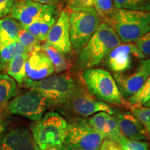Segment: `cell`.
<instances>
[{"label": "cell", "instance_id": "obj_45", "mask_svg": "<svg viewBox=\"0 0 150 150\" xmlns=\"http://www.w3.org/2000/svg\"><path fill=\"white\" fill-rule=\"evenodd\" d=\"M0 138H1V137H0Z\"/></svg>", "mask_w": 150, "mask_h": 150}, {"label": "cell", "instance_id": "obj_25", "mask_svg": "<svg viewBox=\"0 0 150 150\" xmlns=\"http://www.w3.org/2000/svg\"><path fill=\"white\" fill-rule=\"evenodd\" d=\"M18 40L23 45L29 54L31 53V52L41 50L40 41L38 40L34 35L29 33L25 29H24L22 26L21 29L19 33Z\"/></svg>", "mask_w": 150, "mask_h": 150}, {"label": "cell", "instance_id": "obj_29", "mask_svg": "<svg viewBox=\"0 0 150 150\" xmlns=\"http://www.w3.org/2000/svg\"><path fill=\"white\" fill-rule=\"evenodd\" d=\"M109 115L110 114L106 112H98V113H95V115L89 117L87 121L94 129L105 137V127Z\"/></svg>", "mask_w": 150, "mask_h": 150}, {"label": "cell", "instance_id": "obj_27", "mask_svg": "<svg viewBox=\"0 0 150 150\" xmlns=\"http://www.w3.org/2000/svg\"><path fill=\"white\" fill-rule=\"evenodd\" d=\"M129 108L131 113L139 120L150 136V107L140 106Z\"/></svg>", "mask_w": 150, "mask_h": 150}, {"label": "cell", "instance_id": "obj_39", "mask_svg": "<svg viewBox=\"0 0 150 150\" xmlns=\"http://www.w3.org/2000/svg\"><path fill=\"white\" fill-rule=\"evenodd\" d=\"M46 150H60V149L56 147H52L48 148V149H47Z\"/></svg>", "mask_w": 150, "mask_h": 150}, {"label": "cell", "instance_id": "obj_24", "mask_svg": "<svg viewBox=\"0 0 150 150\" xmlns=\"http://www.w3.org/2000/svg\"><path fill=\"white\" fill-rule=\"evenodd\" d=\"M117 9L150 11V0H112Z\"/></svg>", "mask_w": 150, "mask_h": 150}, {"label": "cell", "instance_id": "obj_38", "mask_svg": "<svg viewBox=\"0 0 150 150\" xmlns=\"http://www.w3.org/2000/svg\"><path fill=\"white\" fill-rule=\"evenodd\" d=\"M60 150H70V148H69L68 146H67L66 145H65L64 144Z\"/></svg>", "mask_w": 150, "mask_h": 150}, {"label": "cell", "instance_id": "obj_21", "mask_svg": "<svg viewBox=\"0 0 150 150\" xmlns=\"http://www.w3.org/2000/svg\"><path fill=\"white\" fill-rule=\"evenodd\" d=\"M28 54H29L15 56L8 63L7 73L11 78L19 83H23L27 79L25 63Z\"/></svg>", "mask_w": 150, "mask_h": 150}, {"label": "cell", "instance_id": "obj_16", "mask_svg": "<svg viewBox=\"0 0 150 150\" xmlns=\"http://www.w3.org/2000/svg\"><path fill=\"white\" fill-rule=\"evenodd\" d=\"M60 13L57 5L51 4L42 16L29 25L22 27L34 35L40 42L45 41L50 30L59 18Z\"/></svg>", "mask_w": 150, "mask_h": 150}, {"label": "cell", "instance_id": "obj_4", "mask_svg": "<svg viewBox=\"0 0 150 150\" xmlns=\"http://www.w3.org/2000/svg\"><path fill=\"white\" fill-rule=\"evenodd\" d=\"M108 24L121 42H134L150 31V11L117 8Z\"/></svg>", "mask_w": 150, "mask_h": 150}, {"label": "cell", "instance_id": "obj_34", "mask_svg": "<svg viewBox=\"0 0 150 150\" xmlns=\"http://www.w3.org/2000/svg\"><path fill=\"white\" fill-rule=\"evenodd\" d=\"M13 58L8 45H0V59L4 63H9Z\"/></svg>", "mask_w": 150, "mask_h": 150}, {"label": "cell", "instance_id": "obj_26", "mask_svg": "<svg viewBox=\"0 0 150 150\" xmlns=\"http://www.w3.org/2000/svg\"><path fill=\"white\" fill-rule=\"evenodd\" d=\"M105 138L118 142L122 134L119 128L118 120L116 115H109L106 121V127H105Z\"/></svg>", "mask_w": 150, "mask_h": 150}, {"label": "cell", "instance_id": "obj_32", "mask_svg": "<svg viewBox=\"0 0 150 150\" xmlns=\"http://www.w3.org/2000/svg\"><path fill=\"white\" fill-rule=\"evenodd\" d=\"M15 1L16 0H0V18L11 13Z\"/></svg>", "mask_w": 150, "mask_h": 150}, {"label": "cell", "instance_id": "obj_8", "mask_svg": "<svg viewBox=\"0 0 150 150\" xmlns=\"http://www.w3.org/2000/svg\"><path fill=\"white\" fill-rule=\"evenodd\" d=\"M49 106L44 95L37 91L30 89L25 93L13 97L6 107L10 114L21 115L34 122H38L42 119Z\"/></svg>", "mask_w": 150, "mask_h": 150}, {"label": "cell", "instance_id": "obj_15", "mask_svg": "<svg viewBox=\"0 0 150 150\" xmlns=\"http://www.w3.org/2000/svg\"><path fill=\"white\" fill-rule=\"evenodd\" d=\"M0 150H36V148L31 131L24 127H17L0 138Z\"/></svg>", "mask_w": 150, "mask_h": 150}, {"label": "cell", "instance_id": "obj_11", "mask_svg": "<svg viewBox=\"0 0 150 150\" xmlns=\"http://www.w3.org/2000/svg\"><path fill=\"white\" fill-rule=\"evenodd\" d=\"M106 65L114 73H123L131 68L134 59H144L146 56L134 42L120 44L106 56Z\"/></svg>", "mask_w": 150, "mask_h": 150}, {"label": "cell", "instance_id": "obj_18", "mask_svg": "<svg viewBox=\"0 0 150 150\" xmlns=\"http://www.w3.org/2000/svg\"><path fill=\"white\" fill-rule=\"evenodd\" d=\"M21 24L13 18H0V45H7L18 40Z\"/></svg>", "mask_w": 150, "mask_h": 150}, {"label": "cell", "instance_id": "obj_44", "mask_svg": "<svg viewBox=\"0 0 150 150\" xmlns=\"http://www.w3.org/2000/svg\"><path fill=\"white\" fill-rule=\"evenodd\" d=\"M122 150H127V149H122Z\"/></svg>", "mask_w": 150, "mask_h": 150}, {"label": "cell", "instance_id": "obj_5", "mask_svg": "<svg viewBox=\"0 0 150 150\" xmlns=\"http://www.w3.org/2000/svg\"><path fill=\"white\" fill-rule=\"evenodd\" d=\"M81 79L88 91L99 100L110 105H125L115 80L108 71L93 67L85 69Z\"/></svg>", "mask_w": 150, "mask_h": 150}, {"label": "cell", "instance_id": "obj_13", "mask_svg": "<svg viewBox=\"0 0 150 150\" xmlns=\"http://www.w3.org/2000/svg\"><path fill=\"white\" fill-rule=\"evenodd\" d=\"M25 70L27 79L33 81L44 79L55 72L53 63L42 50L31 52L28 54Z\"/></svg>", "mask_w": 150, "mask_h": 150}, {"label": "cell", "instance_id": "obj_14", "mask_svg": "<svg viewBox=\"0 0 150 150\" xmlns=\"http://www.w3.org/2000/svg\"><path fill=\"white\" fill-rule=\"evenodd\" d=\"M50 5L51 4H43L33 0H16L11 14L21 26L25 27L42 16Z\"/></svg>", "mask_w": 150, "mask_h": 150}, {"label": "cell", "instance_id": "obj_33", "mask_svg": "<svg viewBox=\"0 0 150 150\" xmlns=\"http://www.w3.org/2000/svg\"><path fill=\"white\" fill-rule=\"evenodd\" d=\"M11 52H12L13 57L17 56L22 55V54H29L26 50V48L23 46L21 42H19L18 40L15 41V42L11 43L8 45Z\"/></svg>", "mask_w": 150, "mask_h": 150}, {"label": "cell", "instance_id": "obj_12", "mask_svg": "<svg viewBox=\"0 0 150 150\" xmlns=\"http://www.w3.org/2000/svg\"><path fill=\"white\" fill-rule=\"evenodd\" d=\"M47 42L65 56L72 53L70 36V13L62 11L49 31Z\"/></svg>", "mask_w": 150, "mask_h": 150}, {"label": "cell", "instance_id": "obj_6", "mask_svg": "<svg viewBox=\"0 0 150 150\" xmlns=\"http://www.w3.org/2000/svg\"><path fill=\"white\" fill-rule=\"evenodd\" d=\"M101 20L95 8L70 12V36L72 51L79 54L96 31Z\"/></svg>", "mask_w": 150, "mask_h": 150}, {"label": "cell", "instance_id": "obj_1", "mask_svg": "<svg viewBox=\"0 0 150 150\" xmlns=\"http://www.w3.org/2000/svg\"><path fill=\"white\" fill-rule=\"evenodd\" d=\"M121 43L115 30L108 24L102 22L79 54L74 70H85L99 65L112 50Z\"/></svg>", "mask_w": 150, "mask_h": 150}, {"label": "cell", "instance_id": "obj_20", "mask_svg": "<svg viewBox=\"0 0 150 150\" xmlns=\"http://www.w3.org/2000/svg\"><path fill=\"white\" fill-rule=\"evenodd\" d=\"M41 50L45 52L51 60L54 66L56 73L65 72L70 70L72 67V65L67 59L66 56L47 42H45L42 46H41Z\"/></svg>", "mask_w": 150, "mask_h": 150}, {"label": "cell", "instance_id": "obj_30", "mask_svg": "<svg viewBox=\"0 0 150 150\" xmlns=\"http://www.w3.org/2000/svg\"><path fill=\"white\" fill-rule=\"evenodd\" d=\"M67 8L70 11H85L94 8L93 0H67Z\"/></svg>", "mask_w": 150, "mask_h": 150}, {"label": "cell", "instance_id": "obj_35", "mask_svg": "<svg viewBox=\"0 0 150 150\" xmlns=\"http://www.w3.org/2000/svg\"><path fill=\"white\" fill-rule=\"evenodd\" d=\"M99 150H122L117 142L105 138L103 140Z\"/></svg>", "mask_w": 150, "mask_h": 150}, {"label": "cell", "instance_id": "obj_10", "mask_svg": "<svg viewBox=\"0 0 150 150\" xmlns=\"http://www.w3.org/2000/svg\"><path fill=\"white\" fill-rule=\"evenodd\" d=\"M150 76V59H141L133 72L128 74L114 73L115 80L122 98L127 99L138 91Z\"/></svg>", "mask_w": 150, "mask_h": 150}, {"label": "cell", "instance_id": "obj_41", "mask_svg": "<svg viewBox=\"0 0 150 150\" xmlns=\"http://www.w3.org/2000/svg\"><path fill=\"white\" fill-rule=\"evenodd\" d=\"M144 106H147V107H150V100L148 101V102L143 105Z\"/></svg>", "mask_w": 150, "mask_h": 150}, {"label": "cell", "instance_id": "obj_22", "mask_svg": "<svg viewBox=\"0 0 150 150\" xmlns=\"http://www.w3.org/2000/svg\"><path fill=\"white\" fill-rule=\"evenodd\" d=\"M149 100H150V76L138 92L125 99V106L127 107L143 106Z\"/></svg>", "mask_w": 150, "mask_h": 150}, {"label": "cell", "instance_id": "obj_37", "mask_svg": "<svg viewBox=\"0 0 150 150\" xmlns=\"http://www.w3.org/2000/svg\"><path fill=\"white\" fill-rule=\"evenodd\" d=\"M5 131V123L1 118H0V135Z\"/></svg>", "mask_w": 150, "mask_h": 150}, {"label": "cell", "instance_id": "obj_7", "mask_svg": "<svg viewBox=\"0 0 150 150\" xmlns=\"http://www.w3.org/2000/svg\"><path fill=\"white\" fill-rule=\"evenodd\" d=\"M64 107L74 115L86 117L98 112L116 114V110L110 104L99 100L88 91L81 79V83Z\"/></svg>", "mask_w": 150, "mask_h": 150}, {"label": "cell", "instance_id": "obj_43", "mask_svg": "<svg viewBox=\"0 0 150 150\" xmlns=\"http://www.w3.org/2000/svg\"><path fill=\"white\" fill-rule=\"evenodd\" d=\"M149 147H150V136H149Z\"/></svg>", "mask_w": 150, "mask_h": 150}, {"label": "cell", "instance_id": "obj_23", "mask_svg": "<svg viewBox=\"0 0 150 150\" xmlns=\"http://www.w3.org/2000/svg\"><path fill=\"white\" fill-rule=\"evenodd\" d=\"M94 8L96 11L101 21L109 23L117 11L112 0H93Z\"/></svg>", "mask_w": 150, "mask_h": 150}, {"label": "cell", "instance_id": "obj_42", "mask_svg": "<svg viewBox=\"0 0 150 150\" xmlns=\"http://www.w3.org/2000/svg\"><path fill=\"white\" fill-rule=\"evenodd\" d=\"M1 61H0V70H1Z\"/></svg>", "mask_w": 150, "mask_h": 150}, {"label": "cell", "instance_id": "obj_28", "mask_svg": "<svg viewBox=\"0 0 150 150\" xmlns=\"http://www.w3.org/2000/svg\"><path fill=\"white\" fill-rule=\"evenodd\" d=\"M117 143L122 149L127 150H150L149 145L144 140H131L122 135Z\"/></svg>", "mask_w": 150, "mask_h": 150}, {"label": "cell", "instance_id": "obj_3", "mask_svg": "<svg viewBox=\"0 0 150 150\" xmlns=\"http://www.w3.org/2000/svg\"><path fill=\"white\" fill-rule=\"evenodd\" d=\"M35 122L31 126V134L36 150H46L52 147L61 149L68 132L66 120L57 112H49Z\"/></svg>", "mask_w": 150, "mask_h": 150}, {"label": "cell", "instance_id": "obj_31", "mask_svg": "<svg viewBox=\"0 0 150 150\" xmlns=\"http://www.w3.org/2000/svg\"><path fill=\"white\" fill-rule=\"evenodd\" d=\"M136 45L144 55L150 57V31L136 41Z\"/></svg>", "mask_w": 150, "mask_h": 150}, {"label": "cell", "instance_id": "obj_9", "mask_svg": "<svg viewBox=\"0 0 150 150\" xmlns=\"http://www.w3.org/2000/svg\"><path fill=\"white\" fill-rule=\"evenodd\" d=\"M105 137L94 129L86 120L78 117L68 123V132L64 144L69 147L99 150Z\"/></svg>", "mask_w": 150, "mask_h": 150}, {"label": "cell", "instance_id": "obj_2", "mask_svg": "<svg viewBox=\"0 0 150 150\" xmlns=\"http://www.w3.org/2000/svg\"><path fill=\"white\" fill-rule=\"evenodd\" d=\"M68 74L50 76L39 81L26 79L25 87L40 93L47 100L49 106H64L81 83Z\"/></svg>", "mask_w": 150, "mask_h": 150}, {"label": "cell", "instance_id": "obj_36", "mask_svg": "<svg viewBox=\"0 0 150 150\" xmlns=\"http://www.w3.org/2000/svg\"><path fill=\"white\" fill-rule=\"evenodd\" d=\"M33 1H37L43 4H52V5H58L61 3L62 0H33Z\"/></svg>", "mask_w": 150, "mask_h": 150}, {"label": "cell", "instance_id": "obj_19", "mask_svg": "<svg viewBox=\"0 0 150 150\" xmlns=\"http://www.w3.org/2000/svg\"><path fill=\"white\" fill-rule=\"evenodd\" d=\"M18 93L16 81L8 74H0V111Z\"/></svg>", "mask_w": 150, "mask_h": 150}, {"label": "cell", "instance_id": "obj_17", "mask_svg": "<svg viewBox=\"0 0 150 150\" xmlns=\"http://www.w3.org/2000/svg\"><path fill=\"white\" fill-rule=\"evenodd\" d=\"M119 128L122 136L131 140H147L149 135L137 118L129 112H121L116 115Z\"/></svg>", "mask_w": 150, "mask_h": 150}, {"label": "cell", "instance_id": "obj_40", "mask_svg": "<svg viewBox=\"0 0 150 150\" xmlns=\"http://www.w3.org/2000/svg\"><path fill=\"white\" fill-rule=\"evenodd\" d=\"M70 150H86V149H81V148H78V147H69Z\"/></svg>", "mask_w": 150, "mask_h": 150}]
</instances>
